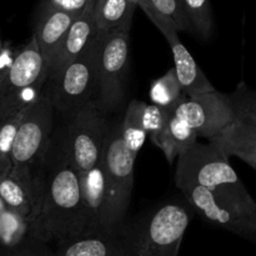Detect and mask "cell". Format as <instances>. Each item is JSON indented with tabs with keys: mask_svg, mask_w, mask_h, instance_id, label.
I'll list each match as a JSON object with an SVG mask.
<instances>
[{
	"mask_svg": "<svg viewBox=\"0 0 256 256\" xmlns=\"http://www.w3.org/2000/svg\"><path fill=\"white\" fill-rule=\"evenodd\" d=\"M172 114L196 132L198 136L212 140L222 134L234 118L229 94L206 92L196 96L182 95Z\"/></svg>",
	"mask_w": 256,
	"mask_h": 256,
	"instance_id": "7c38bea8",
	"label": "cell"
},
{
	"mask_svg": "<svg viewBox=\"0 0 256 256\" xmlns=\"http://www.w3.org/2000/svg\"><path fill=\"white\" fill-rule=\"evenodd\" d=\"M138 6L142 8L144 12H150L162 18L178 32H189L192 34V25L180 0H142Z\"/></svg>",
	"mask_w": 256,
	"mask_h": 256,
	"instance_id": "cb8c5ba5",
	"label": "cell"
},
{
	"mask_svg": "<svg viewBox=\"0 0 256 256\" xmlns=\"http://www.w3.org/2000/svg\"><path fill=\"white\" fill-rule=\"evenodd\" d=\"M54 108L42 92L30 104L15 136L12 174L18 176L46 172L48 155L54 139Z\"/></svg>",
	"mask_w": 256,
	"mask_h": 256,
	"instance_id": "277c9868",
	"label": "cell"
},
{
	"mask_svg": "<svg viewBox=\"0 0 256 256\" xmlns=\"http://www.w3.org/2000/svg\"><path fill=\"white\" fill-rule=\"evenodd\" d=\"M239 159H242V162H246L248 165H250V166L252 168V169L256 170V155H240V156H238Z\"/></svg>",
	"mask_w": 256,
	"mask_h": 256,
	"instance_id": "4dcf8cb0",
	"label": "cell"
},
{
	"mask_svg": "<svg viewBox=\"0 0 256 256\" xmlns=\"http://www.w3.org/2000/svg\"><path fill=\"white\" fill-rule=\"evenodd\" d=\"M136 5L130 0H95L94 18L98 32L129 30Z\"/></svg>",
	"mask_w": 256,
	"mask_h": 256,
	"instance_id": "d6986e66",
	"label": "cell"
},
{
	"mask_svg": "<svg viewBox=\"0 0 256 256\" xmlns=\"http://www.w3.org/2000/svg\"><path fill=\"white\" fill-rule=\"evenodd\" d=\"M5 209H6V206H5V204H4V202H2V200L0 199V215L2 214V212H4Z\"/></svg>",
	"mask_w": 256,
	"mask_h": 256,
	"instance_id": "1f68e13d",
	"label": "cell"
},
{
	"mask_svg": "<svg viewBox=\"0 0 256 256\" xmlns=\"http://www.w3.org/2000/svg\"><path fill=\"white\" fill-rule=\"evenodd\" d=\"M145 14L152 20V24L160 30V32L164 35L170 49H172V58H174L175 74H176L178 80L182 85V92L186 96H196L200 94L216 92L214 85L210 82L206 75L202 72L192 55L182 42L176 30L169 22L162 20V18L150 14V12H145Z\"/></svg>",
	"mask_w": 256,
	"mask_h": 256,
	"instance_id": "4fadbf2b",
	"label": "cell"
},
{
	"mask_svg": "<svg viewBox=\"0 0 256 256\" xmlns=\"http://www.w3.org/2000/svg\"><path fill=\"white\" fill-rule=\"evenodd\" d=\"M129 65V30L98 32L96 92L94 100L106 114L122 104Z\"/></svg>",
	"mask_w": 256,
	"mask_h": 256,
	"instance_id": "52a82bcc",
	"label": "cell"
},
{
	"mask_svg": "<svg viewBox=\"0 0 256 256\" xmlns=\"http://www.w3.org/2000/svg\"><path fill=\"white\" fill-rule=\"evenodd\" d=\"M29 106L30 105H28L26 108L18 112L12 116L0 122V174H9L12 172V152L15 136H16L20 122Z\"/></svg>",
	"mask_w": 256,
	"mask_h": 256,
	"instance_id": "484cf974",
	"label": "cell"
},
{
	"mask_svg": "<svg viewBox=\"0 0 256 256\" xmlns=\"http://www.w3.org/2000/svg\"><path fill=\"white\" fill-rule=\"evenodd\" d=\"M234 118L229 126L209 142L228 156L256 155V90L240 82L229 94Z\"/></svg>",
	"mask_w": 256,
	"mask_h": 256,
	"instance_id": "8fae6325",
	"label": "cell"
},
{
	"mask_svg": "<svg viewBox=\"0 0 256 256\" xmlns=\"http://www.w3.org/2000/svg\"><path fill=\"white\" fill-rule=\"evenodd\" d=\"M182 95L184 92L174 68L168 70L162 76L154 80L150 86V100L152 102V105H156L168 112H174Z\"/></svg>",
	"mask_w": 256,
	"mask_h": 256,
	"instance_id": "603a6c76",
	"label": "cell"
},
{
	"mask_svg": "<svg viewBox=\"0 0 256 256\" xmlns=\"http://www.w3.org/2000/svg\"><path fill=\"white\" fill-rule=\"evenodd\" d=\"M190 212L179 200H170L130 224L122 222L126 256H178L190 224Z\"/></svg>",
	"mask_w": 256,
	"mask_h": 256,
	"instance_id": "7a4b0ae2",
	"label": "cell"
},
{
	"mask_svg": "<svg viewBox=\"0 0 256 256\" xmlns=\"http://www.w3.org/2000/svg\"><path fill=\"white\" fill-rule=\"evenodd\" d=\"M170 112L160 109L159 106L145 102L142 109V126L152 144L156 145L168 125Z\"/></svg>",
	"mask_w": 256,
	"mask_h": 256,
	"instance_id": "4316f807",
	"label": "cell"
},
{
	"mask_svg": "<svg viewBox=\"0 0 256 256\" xmlns=\"http://www.w3.org/2000/svg\"><path fill=\"white\" fill-rule=\"evenodd\" d=\"M198 138L199 136L194 129L188 126L184 122L178 119L172 112H170L166 128L155 146H158L164 152L168 162L172 164V162L182 152H184L198 142Z\"/></svg>",
	"mask_w": 256,
	"mask_h": 256,
	"instance_id": "ffe728a7",
	"label": "cell"
},
{
	"mask_svg": "<svg viewBox=\"0 0 256 256\" xmlns=\"http://www.w3.org/2000/svg\"><path fill=\"white\" fill-rule=\"evenodd\" d=\"M98 32L86 50L59 70L48 72L42 95L52 102L54 112L69 119L86 102L94 99L96 92Z\"/></svg>",
	"mask_w": 256,
	"mask_h": 256,
	"instance_id": "5b68a950",
	"label": "cell"
},
{
	"mask_svg": "<svg viewBox=\"0 0 256 256\" xmlns=\"http://www.w3.org/2000/svg\"><path fill=\"white\" fill-rule=\"evenodd\" d=\"M136 156L129 152L122 135V120L109 125L102 148V165L108 182V226H119L126 220L134 186Z\"/></svg>",
	"mask_w": 256,
	"mask_h": 256,
	"instance_id": "ba28073f",
	"label": "cell"
},
{
	"mask_svg": "<svg viewBox=\"0 0 256 256\" xmlns=\"http://www.w3.org/2000/svg\"><path fill=\"white\" fill-rule=\"evenodd\" d=\"M188 20L192 29V35L202 40H210L214 32V18L210 0H180Z\"/></svg>",
	"mask_w": 256,
	"mask_h": 256,
	"instance_id": "d4e9b609",
	"label": "cell"
},
{
	"mask_svg": "<svg viewBox=\"0 0 256 256\" xmlns=\"http://www.w3.org/2000/svg\"><path fill=\"white\" fill-rule=\"evenodd\" d=\"M34 240L30 222L16 212L5 209L0 215V244L5 250L16 249Z\"/></svg>",
	"mask_w": 256,
	"mask_h": 256,
	"instance_id": "7402d4cb",
	"label": "cell"
},
{
	"mask_svg": "<svg viewBox=\"0 0 256 256\" xmlns=\"http://www.w3.org/2000/svg\"><path fill=\"white\" fill-rule=\"evenodd\" d=\"M45 176L46 172L28 176H18L12 172L0 174V199L6 209L26 219L30 225L39 212Z\"/></svg>",
	"mask_w": 256,
	"mask_h": 256,
	"instance_id": "5bb4252c",
	"label": "cell"
},
{
	"mask_svg": "<svg viewBox=\"0 0 256 256\" xmlns=\"http://www.w3.org/2000/svg\"><path fill=\"white\" fill-rule=\"evenodd\" d=\"M48 66L34 38L15 55L0 84V122L12 116L40 96L48 79Z\"/></svg>",
	"mask_w": 256,
	"mask_h": 256,
	"instance_id": "9c48e42d",
	"label": "cell"
},
{
	"mask_svg": "<svg viewBox=\"0 0 256 256\" xmlns=\"http://www.w3.org/2000/svg\"><path fill=\"white\" fill-rule=\"evenodd\" d=\"M90 0H42V2L46 6L52 8V9L80 15L84 12Z\"/></svg>",
	"mask_w": 256,
	"mask_h": 256,
	"instance_id": "f1b7e54d",
	"label": "cell"
},
{
	"mask_svg": "<svg viewBox=\"0 0 256 256\" xmlns=\"http://www.w3.org/2000/svg\"><path fill=\"white\" fill-rule=\"evenodd\" d=\"M175 184L195 185L212 192H248L229 156L212 142H196L178 156Z\"/></svg>",
	"mask_w": 256,
	"mask_h": 256,
	"instance_id": "8992f818",
	"label": "cell"
},
{
	"mask_svg": "<svg viewBox=\"0 0 256 256\" xmlns=\"http://www.w3.org/2000/svg\"><path fill=\"white\" fill-rule=\"evenodd\" d=\"M78 16L79 15L52 9L42 2L40 4L32 36L34 38L35 42L42 52V56L48 69L54 62L55 56L66 36L68 30Z\"/></svg>",
	"mask_w": 256,
	"mask_h": 256,
	"instance_id": "9a60e30c",
	"label": "cell"
},
{
	"mask_svg": "<svg viewBox=\"0 0 256 256\" xmlns=\"http://www.w3.org/2000/svg\"><path fill=\"white\" fill-rule=\"evenodd\" d=\"M52 256H126L122 224L114 229L86 232L58 244Z\"/></svg>",
	"mask_w": 256,
	"mask_h": 256,
	"instance_id": "2e32d148",
	"label": "cell"
},
{
	"mask_svg": "<svg viewBox=\"0 0 256 256\" xmlns=\"http://www.w3.org/2000/svg\"><path fill=\"white\" fill-rule=\"evenodd\" d=\"M46 162L44 192L39 212L32 222V238L42 244H62L88 232V219L80 194L79 175L72 168L62 144ZM49 156V155H48Z\"/></svg>",
	"mask_w": 256,
	"mask_h": 256,
	"instance_id": "6da1fadb",
	"label": "cell"
},
{
	"mask_svg": "<svg viewBox=\"0 0 256 256\" xmlns=\"http://www.w3.org/2000/svg\"><path fill=\"white\" fill-rule=\"evenodd\" d=\"M0 256H52V250L42 242L32 240L16 249L5 250Z\"/></svg>",
	"mask_w": 256,
	"mask_h": 256,
	"instance_id": "83f0119b",
	"label": "cell"
},
{
	"mask_svg": "<svg viewBox=\"0 0 256 256\" xmlns=\"http://www.w3.org/2000/svg\"><path fill=\"white\" fill-rule=\"evenodd\" d=\"M178 189L208 224L256 244V202L249 192H212L195 185Z\"/></svg>",
	"mask_w": 256,
	"mask_h": 256,
	"instance_id": "3957f363",
	"label": "cell"
},
{
	"mask_svg": "<svg viewBox=\"0 0 256 256\" xmlns=\"http://www.w3.org/2000/svg\"><path fill=\"white\" fill-rule=\"evenodd\" d=\"M80 194L88 219V232L108 226V182L102 162L89 172H78Z\"/></svg>",
	"mask_w": 256,
	"mask_h": 256,
	"instance_id": "e0dca14e",
	"label": "cell"
},
{
	"mask_svg": "<svg viewBox=\"0 0 256 256\" xmlns=\"http://www.w3.org/2000/svg\"><path fill=\"white\" fill-rule=\"evenodd\" d=\"M94 2L95 0H90L84 12L74 20L72 26L69 28L54 62L48 69L49 72H56L60 68L72 62L92 44L98 32L94 18Z\"/></svg>",
	"mask_w": 256,
	"mask_h": 256,
	"instance_id": "ac0fdd59",
	"label": "cell"
},
{
	"mask_svg": "<svg viewBox=\"0 0 256 256\" xmlns=\"http://www.w3.org/2000/svg\"><path fill=\"white\" fill-rule=\"evenodd\" d=\"M130 2H134V4H135V5H136V6H138V5H139V4H140V2H142V0H130Z\"/></svg>",
	"mask_w": 256,
	"mask_h": 256,
	"instance_id": "d6a6232c",
	"label": "cell"
},
{
	"mask_svg": "<svg viewBox=\"0 0 256 256\" xmlns=\"http://www.w3.org/2000/svg\"><path fill=\"white\" fill-rule=\"evenodd\" d=\"M15 55L16 54H14L12 49H2L0 52V84L9 72L10 66L15 59Z\"/></svg>",
	"mask_w": 256,
	"mask_h": 256,
	"instance_id": "f546056e",
	"label": "cell"
},
{
	"mask_svg": "<svg viewBox=\"0 0 256 256\" xmlns=\"http://www.w3.org/2000/svg\"><path fill=\"white\" fill-rule=\"evenodd\" d=\"M109 125L105 112L94 99L69 118L62 144L75 172H89L102 162Z\"/></svg>",
	"mask_w": 256,
	"mask_h": 256,
	"instance_id": "30bf717a",
	"label": "cell"
},
{
	"mask_svg": "<svg viewBox=\"0 0 256 256\" xmlns=\"http://www.w3.org/2000/svg\"><path fill=\"white\" fill-rule=\"evenodd\" d=\"M145 102L134 99L129 102L122 119V135L125 145L134 156H138L148 135L142 126V109Z\"/></svg>",
	"mask_w": 256,
	"mask_h": 256,
	"instance_id": "44dd1931",
	"label": "cell"
}]
</instances>
